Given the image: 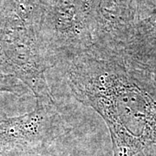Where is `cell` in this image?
<instances>
[{"instance_id": "cell-1", "label": "cell", "mask_w": 156, "mask_h": 156, "mask_svg": "<svg viewBox=\"0 0 156 156\" xmlns=\"http://www.w3.org/2000/svg\"><path fill=\"white\" fill-rule=\"evenodd\" d=\"M74 96L104 120L114 156H136L156 142V97L116 50L93 48L64 63Z\"/></svg>"}, {"instance_id": "cell-2", "label": "cell", "mask_w": 156, "mask_h": 156, "mask_svg": "<svg viewBox=\"0 0 156 156\" xmlns=\"http://www.w3.org/2000/svg\"><path fill=\"white\" fill-rule=\"evenodd\" d=\"M33 111L0 117V156H40L66 132L54 99H36Z\"/></svg>"}, {"instance_id": "cell-3", "label": "cell", "mask_w": 156, "mask_h": 156, "mask_svg": "<svg viewBox=\"0 0 156 156\" xmlns=\"http://www.w3.org/2000/svg\"><path fill=\"white\" fill-rule=\"evenodd\" d=\"M0 91H7L15 95H22L30 90L17 76L0 74Z\"/></svg>"}, {"instance_id": "cell-4", "label": "cell", "mask_w": 156, "mask_h": 156, "mask_svg": "<svg viewBox=\"0 0 156 156\" xmlns=\"http://www.w3.org/2000/svg\"><path fill=\"white\" fill-rule=\"evenodd\" d=\"M136 156H156V146H150Z\"/></svg>"}]
</instances>
